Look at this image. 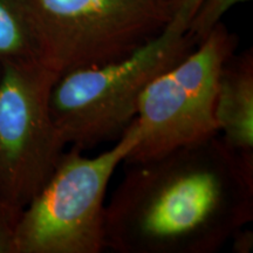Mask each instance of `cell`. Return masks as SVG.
<instances>
[{
    "instance_id": "obj_1",
    "label": "cell",
    "mask_w": 253,
    "mask_h": 253,
    "mask_svg": "<svg viewBox=\"0 0 253 253\" xmlns=\"http://www.w3.org/2000/svg\"><path fill=\"white\" fill-rule=\"evenodd\" d=\"M106 204V249L214 253L253 219V177L219 136L128 164Z\"/></svg>"
},
{
    "instance_id": "obj_2",
    "label": "cell",
    "mask_w": 253,
    "mask_h": 253,
    "mask_svg": "<svg viewBox=\"0 0 253 253\" xmlns=\"http://www.w3.org/2000/svg\"><path fill=\"white\" fill-rule=\"evenodd\" d=\"M197 43L188 25L171 18L156 38L126 58L59 77L50 112L67 147L86 151L119 140L135 120L148 84Z\"/></svg>"
},
{
    "instance_id": "obj_3",
    "label": "cell",
    "mask_w": 253,
    "mask_h": 253,
    "mask_svg": "<svg viewBox=\"0 0 253 253\" xmlns=\"http://www.w3.org/2000/svg\"><path fill=\"white\" fill-rule=\"evenodd\" d=\"M136 120L115 144L96 156L71 147L54 172L21 210L14 253H101L106 250L107 190L120 164L138 143Z\"/></svg>"
},
{
    "instance_id": "obj_4",
    "label": "cell",
    "mask_w": 253,
    "mask_h": 253,
    "mask_svg": "<svg viewBox=\"0 0 253 253\" xmlns=\"http://www.w3.org/2000/svg\"><path fill=\"white\" fill-rule=\"evenodd\" d=\"M39 62L56 77L125 59L171 19L163 0H28Z\"/></svg>"
},
{
    "instance_id": "obj_5",
    "label": "cell",
    "mask_w": 253,
    "mask_h": 253,
    "mask_svg": "<svg viewBox=\"0 0 253 253\" xmlns=\"http://www.w3.org/2000/svg\"><path fill=\"white\" fill-rule=\"evenodd\" d=\"M237 47L238 38L219 23L188 55L148 84L135 118L141 137L126 164L153 160L218 135V82Z\"/></svg>"
},
{
    "instance_id": "obj_6",
    "label": "cell",
    "mask_w": 253,
    "mask_h": 253,
    "mask_svg": "<svg viewBox=\"0 0 253 253\" xmlns=\"http://www.w3.org/2000/svg\"><path fill=\"white\" fill-rule=\"evenodd\" d=\"M56 80L38 61L0 66V202L17 210L46 184L67 148L50 112Z\"/></svg>"
},
{
    "instance_id": "obj_7",
    "label": "cell",
    "mask_w": 253,
    "mask_h": 253,
    "mask_svg": "<svg viewBox=\"0 0 253 253\" xmlns=\"http://www.w3.org/2000/svg\"><path fill=\"white\" fill-rule=\"evenodd\" d=\"M218 136L253 177V52L235 53L224 65L214 107Z\"/></svg>"
},
{
    "instance_id": "obj_8",
    "label": "cell",
    "mask_w": 253,
    "mask_h": 253,
    "mask_svg": "<svg viewBox=\"0 0 253 253\" xmlns=\"http://www.w3.org/2000/svg\"><path fill=\"white\" fill-rule=\"evenodd\" d=\"M39 62V45L28 0H0V66Z\"/></svg>"
},
{
    "instance_id": "obj_9",
    "label": "cell",
    "mask_w": 253,
    "mask_h": 253,
    "mask_svg": "<svg viewBox=\"0 0 253 253\" xmlns=\"http://www.w3.org/2000/svg\"><path fill=\"white\" fill-rule=\"evenodd\" d=\"M246 1L250 0H202L190 20L188 32L199 42L221 23V18L230 8Z\"/></svg>"
},
{
    "instance_id": "obj_10",
    "label": "cell",
    "mask_w": 253,
    "mask_h": 253,
    "mask_svg": "<svg viewBox=\"0 0 253 253\" xmlns=\"http://www.w3.org/2000/svg\"><path fill=\"white\" fill-rule=\"evenodd\" d=\"M20 212L0 202V253H14L15 229Z\"/></svg>"
},
{
    "instance_id": "obj_11",
    "label": "cell",
    "mask_w": 253,
    "mask_h": 253,
    "mask_svg": "<svg viewBox=\"0 0 253 253\" xmlns=\"http://www.w3.org/2000/svg\"><path fill=\"white\" fill-rule=\"evenodd\" d=\"M201 1L202 0H170L169 6L171 9V18L178 19L189 26L190 20Z\"/></svg>"
},
{
    "instance_id": "obj_12",
    "label": "cell",
    "mask_w": 253,
    "mask_h": 253,
    "mask_svg": "<svg viewBox=\"0 0 253 253\" xmlns=\"http://www.w3.org/2000/svg\"><path fill=\"white\" fill-rule=\"evenodd\" d=\"M229 243L235 253H250L253 249V231L248 226L243 227L231 237Z\"/></svg>"
},
{
    "instance_id": "obj_13",
    "label": "cell",
    "mask_w": 253,
    "mask_h": 253,
    "mask_svg": "<svg viewBox=\"0 0 253 253\" xmlns=\"http://www.w3.org/2000/svg\"><path fill=\"white\" fill-rule=\"evenodd\" d=\"M163 1H167V2H169V1H170V0H163Z\"/></svg>"
}]
</instances>
